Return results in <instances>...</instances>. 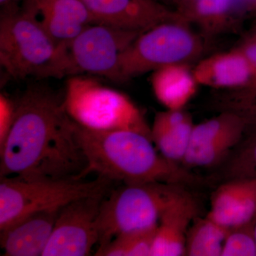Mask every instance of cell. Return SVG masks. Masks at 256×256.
<instances>
[{"label": "cell", "mask_w": 256, "mask_h": 256, "mask_svg": "<svg viewBox=\"0 0 256 256\" xmlns=\"http://www.w3.org/2000/svg\"><path fill=\"white\" fill-rule=\"evenodd\" d=\"M16 104L14 124L0 148V176L86 178L87 160L63 96L33 86Z\"/></svg>", "instance_id": "obj_1"}, {"label": "cell", "mask_w": 256, "mask_h": 256, "mask_svg": "<svg viewBox=\"0 0 256 256\" xmlns=\"http://www.w3.org/2000/svg\"><path fill=\"white\" fill-rule=\"evenodd\" d=\"M76 133L87 160L88 174L96 173L122 184L162 182L185 186L201 182L186 166L162 156L151 138L142 133L95 130L76 122Z\"/></svg>", "instance_id": "obj_2"}, {"label": "cell", "mask_w": 256, "mask_h": 256, "mask_svg": "<svg viewBox=\"0 0 256 256\" xmlns=\"http://www.w3.org/2000/svg\"><path fill=\"white\" fill-rule=\"evenodd\" d=\"M64 50L21 6L3 11L0 64L12 78H64Z\"/></svg>", "instance_id": "obj_3"}, {"label": "cell", "mask_w": 256, "mask_h": 256, "mask_svg": "<svg viewBox=\"0 0 256 256\" xmlns=\"http://www.w3.org/2000/svg\"><path fill=\"white\" fill-rule=\"evenodd\" d=\"M114 182L98 176L96 180L0 176V232L28 216L60 210L69 202L112 190Z\"/></svg>", "instance_id": "obj_4"}, {"label": "cell", "mask_w": 256, "mask_h": 256, "mask_svg": "<svg viewBox=\"0 0 256 256\" xmlns=\"http://www.w3.org/2000/svg\"><path fill=\"white\" fill-rule=\"evenodd\" d=\"M185 190L173 184H124L112 188L101 204L98 248L119 234L156 227L170 204Z\"/></svg>", "instance_id": "obj_5"}, {"label": "cell", "mask_w": 256, "mask_h": 256, "mask_svg": "<svg viewBox=\"0 0 256 256\" xmlns=\"http://www.w3.org/2000/svg\"><path fill=\"white\" fill-rule=\"evenodd\" d=\"M186 18L158 24L140 34L120 60L121 82L174 64H190L206 50L203 36Z\"/></svg>", "instance_id": "obj_6"}, {"label": "cell", "mask_w": 256, "mask_h": 256, "mask_svg": "<svg viewBox=\"0 0 256 256\" xmlns=\"http://www.w3.org/2000/svg\"><path fill=\"white\" fill-rule=\"evenodd\" d=\"M63 99L66 114L82 127L136 131L151 138V128L137 106L127 96L94 79L69 77Z\"/></svg>", "instance_id": "obj_7"}, {"label": "cell", "mask_w": 256, "mask_h": 256, "mask_svg": "<svg viewBox=\"0 0 256 256\" xmlns=\"http://www.w3.org/2000/svg\"><path fill=\"white\" fill-rule=\"evenodd\" d=\"M140 34L102 24L88 25L64 46L65 77L90 74L121 82V58Z\"/></svg>", "instance_id": "obj_8"}, {"label": "cell", "mask_w": 256, "mask_h": 256, "mask_svg": "<svg viewBox=\"0 0 256 256\" xmlns=\"http://www.w3.org/2000/svg\"><path fill=\"white\" fill-rule=\"evenodd\" d=\"M106 194L82 197L62 206L42 256H90L100 238L99 216Z\"/></svg>", "instance_id": "obj_9"}, {"label": "cell", "mask_w": 256, "mask_h": 256, "mask_svg": "<svg viewBox=\"0 0 256 256\" xmlns=\"http://www.w3.org/2000/svg\"><path fill=\"white\" fill-rule=\"evenodd\" d=\"M248 120L238 111L226 110L194 124L182 164L186 168H212L220 164L242 140Z\"/></svg>", "instance_id": "obj_10"}, {"label": "cell", "mask_w": 256, "mask_h": 256, "mask_svg": "<svg viewBox=\"0 0 256 256\" xmlns=\"http://www.w3.org/2000/svg\"><path fill=\"white\" fill-rule=\"evenodd\" d=\"M94 22L143 32L158 24L185 18L158 0H82Z\"/></svg>", "instance_id": "obj_11"}, {"label": "cell", "mask_w": 256, "mask_h": 256, "mask_svg": "<svg viewBox=\"0 0 256 256\" xmlns=\"http://www.w3.org/2000/svg\"><path fill=\"white\" fill-rule=\"evenodd\" d=\"M20 6L60 46H65L86 26L95 23L82 0H23Z\"/></svg>", "instance_id": "obj_12"}, {"label": "cell", "mask_w": 256, "mask_h": 256, "mask_svg": "<svg viewBox=\"0 0 256 256\" xmlns=\"http://www.w3.org/2000/svg\"><path fill=\"white\" fill-rule=\"evenodd\" d=\"M193 73L198 85L237 92L256 89V74L238 48L198 60Z\"/></svg>", "instance_id": "obj_13"}, {"label": "cell", "mask_w": 256, "mask_h": 256, "mask_svg": "<svg viewBox=\"0 0 256 256\" xmlns=\"http://www.w3.org/2000/svg\"><path fill=\"white\" fill-rule=\"evenodd\" d=\"M207 216L228 229L256 222V178L226 180L212 194Z\"/></svg>", "instance_id": "obj_14"}, {"label": "cell", "mask_w": 256, "mask_h": 256, "mask_svg": "<svg viewBox=\"0 0 256 256\" xmlns=\"http://www.w3.org/2000/svg\"><path fill=\"white\" fill-rule=\"evenodd\" d=\"M198 213L200 206L196 198L184 190L160 218L152 256H185L186 234Z\"/></svg>", "instance_id": "obj_15"}, {"label": "cell", "mask_w": 256, "mask_h": 256, "mask_svg": "<svg viewBox=\"0 0 256 256\" xmlns=\"http://www.w3.org/2000/svg\"><path fill=\"white\" fill-rule=\"evenodd\" d=\"M60 210H44L28 216L0 232L3 255L42 256L50 242Z\"/></svg>", "instance_id": "obj_16"}, {"label": "cell", "mask_w": 256, "mask_h": 256, "mask_svg": "<svg viewBox=\"0 0 256 256\" xmlns=\"http://www.w3.org/2000/svg\"><path fill=\"white\" fill-rule=\"evenodd\" d=\"M194 126L191 116L181 110L158 112L151 127V139L166 159L182 164L188 148Z\"/></svg>", "instance_id": "obj_17"}, {"label": "cell", "mask_w": 256, "mask_h": 256, "mask_svg": "<svg viewBox=\"0 0 256 256\" xmlns=\"http://www.w3.org/2000/svg\"><path fill=\"white\" fill-rule=\"evenodd\" d=\"M151 86L162 105L168 110H181L196 95L200 85L190 64H174L153 72Z\"/></svg>", "instance_id": "obj_18"}, {"label": "cell", "mask_w": 256, "mask_h": 256, "mask_svg": "<svg viewBox=\"0 0 256 256\" xmlns=\"http://www.w3.org/2000/svg\"><path fill=\"white\" fill-rule=\"evenodd\" d=\"M240 14L238 0H197L183 16L212 35L225 31Z\"/></svg>", "instance_id": "obj_19"}, {"label": "cell", "mask_w": 256, "mask_h": 256, "mask_svg": "<svg viewBox=\"0 0 256 256\" xmlns=\"http://www.w3.org/2000/svg\"><path fill=\"white\" fill-rule=\"evenodd\" d=\"M230 229L208 216L194 220L186 234L185 256H222L224 240Z\"/></svg>", "instance_id": "obj_20"}, {"label": "cell", "mask_w": 256, "mask_h": 256, "mask_svg": "<svg viewBox=\"0 0 256 256\" xmlns=\"http://www.w3.org/2000/svg\"><path fill=\"white\" fill-rule=\"evenodd\" d=\"M156 227L119 234L104 246L97 256H152Z\"/></svg>", "instance_id": "obj_21"}, {"label": "cell", "mask_w": 256, "mask_h": 256, "mask_svg": "<svg viewBox=\"0 0 256 256\" xmlns=\"http://www.w3.org/2000/svg\"><path fill=\"white\" fill-rule=\"evenodd\" d=\"M254 223L230 228L224 240L222 256H256Z\"/></svg>", "instance_id": "obj_22"}, {"label": "cell", "mask_w": 256, "mask_h": 256, "mask_svg": "<svg viewBox=\"0 0 256 256\" xmlns=\"http://www.w3.org/2000/svg\"><path fill=\"white\" fill-rule=\"evenodd\" d=\"M226 180L232 178H256V136L229 160L226 166Z\"/></svg>", "instance_id": "obj_23"}, {"label": "cell", "mask_w": 256, "mask_h": 256, "mask_svg": "<svg viewBox=\"0 0 256 256\" xmlns=\"http://www.w3.org/2000/svg\"><path fill=\"white\" fill-rule=\"evenodd\" d=\"M16 104L4 94L0 95V148L4 144L14 124Z\"/></svg>", "instance_id": "obj_24"}, {"label": "cell", "mask_w": 256, "mask_h": 256, "mask_svg": "<svg viewBox=\"0 0 256 256\" xmlns=\"http://www.w3.org/2000/svg\"><path fill=\"white\" fill-rule=\"evenodd\" d=\"M237 48L246 57L256 74V28L240 43Z\"/></svg>", "instance_id": "obj_25"}, {"label": "cell", "mask_w": 256, "mask_h": 256, "mask_svg": "<svg viewBox=\"0 0 256 256\" xmlns=\"http://www.w3.org/2000/svg\"><path fill=\"white\" fill-rule=\"evenodd\" d=\"M235 110L242 112L246 117L249 124L256 126V102H245L236 106Z\"/></svg>", "instance_id": "obj_26"}, {"label": "cell", "mask_w": 256, "mask_h": 256, "mask_svg": "<svg viewBox=\"0 0 256 256\" xmlns=\"http://www.w3.org/2000/svg\"><path fill=\"white\" fill-rule=\"evenodd\" d=\"M197 0H174V9L182 15L184 14Z\"/></svg>", "instance_id": "obj_27"}, {"label": "cell", "mask_w": 256, "mask_h": 256, "mask_svg": "<svg viewBox=\"0 0 256 256\" xmlns=\"http://www.w3.org/2000/svg\"><path fill=\"white\" fill-rule=\"evenodd\" d=\"M240 12L256 10V0H238Z\"/></svg>", "instance_id": "obj_28"}, {"label": "cell", "mask_w": 256, "mask_h": 256, "mask_svg": "<svg viewBox=\"0 0 256 256\" xmlns=\"http://www.w3.org/2000/svg\"><path fill=\"white\" fill-rule=\"evenodd\" d=\"M23 0H0V5L3 11L14 9L18 8V4L22 2Z\"/></svg>", "instance_id": "obj_29"}, {"label": "cell", "mask_w": 256, "mask_h": 256, "mask_svg": "<svg viewBox=\"0 0 256 256\" xmlns=\"http://www.w3.org/2000/svg\"><path fill=\"white\" fill-rule=\"evenodd\" d=\"M158 1L164 3L168 6L171 4L174 5V0H158Z\"/></svg>", "instance_id": "obj_30"}, {"label": "cell", "mask_w": 256, "mask_h": 256, "mask_svg": "<svg viewBox=\"0 0 256 256\" xmlns=\"http://www.w3.org/2000/svg\"><path fill=\"white\" fill-rule=\"evenodd\" d=\"M254 232H255V236H256V220L255 222V225H254Z\"/></svg>", "instance_id": "obj_31"}]
</instances>
